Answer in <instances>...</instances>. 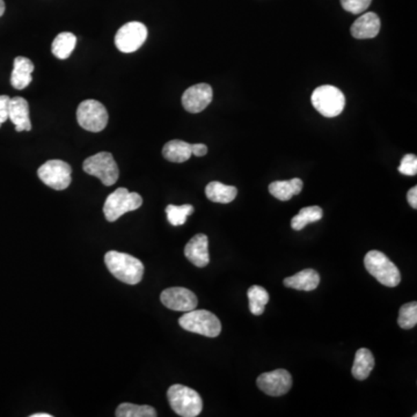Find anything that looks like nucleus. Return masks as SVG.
Returning <instances> with one entry per match:
<instances>
[{
    "label": "nucleus",
    "instance_id": "obj_1",
    "mask_svg": "<svg viewBox=\"0 0 417 417\" xmlns=\"http://www.w3.org/2000/svg\"><path fill=\"white\" fill-rule=\"evenodd\" d=\"M105 263L110 274L123 283L136 285L143 280L144 265L132 255L110 250L105 255Z\"/></svg>",
    "mask_w": 417,
    "mask_h": 417
},
{
    "label": "nucleus",
    "instance_id": "obj_2",
    "mask_svg": "<svg viewBox=\"0 0 417 417\" xmlns=\"http://www.w3.org/2000/svg\"><path fill=\"white\" fill-rule=\"evenodd\" d=\"M167 398L172 409L182 417H196L203 409L200 394L185 385H172L167 391Z\"/></svg>",
    "mask_w": 417,
    "mask_h": 417
},
{
    "label": "nucleus",
    "instance_id": "obj_3",
    "mask_svg": "<svg viewBox=\"0 0 417 417\" xmlns=\"http://www.w3.org/2000/svg\"><path fill=\"white\" fill-rule=\"evenodd\" d=\"M367 272L385 287H396L401 282V274L394 263L379 250H371L364 258Z\"/></svg>",
    "mask_w": 417,
    "mask_h": 417
},
{
    "label": "nucleus",
    "instance_id": "obj_4",
    "mask_svg": "<svg viewBox=\"0 0 417 417\" xmlns=\"http://www.w3.org/2000/svg\"><path fill=\"white\" fill-rule=\"evenodd\" d=\"M179 325L185 330L200 334L207 338H217L221 332V323L214 313L207 309H192L179 319Z\"/></svg>",
    "mask_w": 417,
    "mask_h": 417
},
{
    "label": "nucleus",
    "instance_id": "obj_5",
    "mask_svg": "<svg viewBox=\"0 0 417 417\" xmlns=\"http://www.w3.org/2000/svg\"><path fill=\"white\" fill-rule=\"evenodd\" d=\"M143 199L137 192H130L127 188H119L112 192L103 205V214L108 221H116L130 211L142 207Z\"/></svg>",
    "mask_w": 417,
    "mask_h": 417
},
{
    "label": "nucleus",
    "instance_id": "obj_6",
    "mask_svg": "<svg viewBox=\"0 0 417 417\" xmlns=\"http://www.w3.org/2000/svg\"><path fill=\"white\" fill-rule=\"evenodd\" d=\"M83 168L88 174L100 179L107 187L115 185L120 175L116 161L109 152L96 153L90 156L83 161Z\"/></svg>",
    "mask_w": 417,
    "mask_h": 417
},
{
    "label": "nucleus",
    "instance_id": "obj_7",
    "mask_svg": "<svg viewBox=\"0 0 417 417\" xmlns=\"http://www.w3.org/2000/svg\"><path fill=\"white\" fill-rule=\"evenodd\" d=\"M312 103L323 116L336 117L345 109V94L335 86L323 85L313 92Z\"/></svg>",
    "mask_w": 417,
    "mask_h": 417
},
{
    "label": "nucleus",
    "instance_id": "obj_8",
    "mask_svg": "<svg viewBox=\"0 0 417 417\" xmlns=\"http://www.w3.org/2000/svg\"><path fill=\"white\" fill-rule=\"evenodd\" d=\"M77 121L85 130L100 132L107 127L108 113L101 102L85 100L77 109Z\"/></svg>",
    "mask_w": 417,
    "mask_h": 417
},
{
    "label": "nucleus",
    "instance_id": "obj_9",
    "mask_svg": "<svg viewBox=\"0 0 417 417\" xmlns=\"http://www.w3.org/2000/svg\"><path fill=\"white\" fill-rule=\"evenodd\" d=\"M72 168L63 160H49L37 170L41 181L54 190H64L71 185Z\"/></svg>",
    "mask_w": 417,
    "mask_h": 417
},
{
    "label": "nucleus",
    "instance_id": "obj_10",
    "mask_svg": "<svg viewBox=\"0 0 417 417\" xmlns=\"http://www.w3.org/2000/svg\"><path fill=\"white\" fill-rule=\"evenodd\" d=\"M148 39V28L142 22L131 21L122 26L116 37L115 45L124 54H130L137 51Z\"/></svg>",
    "mask_w": 417,
    "mask_h": 417
},
{
    "label": "nucleus",
    "instance_id": "obj_11",
    "mask_svg": "<svg viewBox=\"0 0 417 417\" xmlns=\"http://www.w3.org/2000/svg\"><path fill=\"white\" fill-rule=\"evenodd\" d=\"M256 384L267 396H282L292 387V377L289 371L278 369L258 376Z\"/></svg>",
    "mask_w": 417,
    "mask_h": 417
},
{
    "label": "nucleus",
    "instance_id": "obj_12",
    "mask_svg": "<svg viewBox=\"0 0 417 417\" xmlns=\"http://www.w3.org/2000/svg\"><path fill=\"white\" fill-rule=\"evenodd\" d=\"M160 301L167 309L175 312H189L196 309L199 304L195 294L185 287H170L163 290Z\"/></svg>",
    "mask_w": 417,
    "mask_h": 417
},
{
    "label": "nucleus",
    "instance_id": "obj_13",
    "mask_svg": "<svg viewBox=\"0 0 417 417\" xmlns=\"http://www.w3.org/2000/svg\"><path fill=\"white\" fill-rule=\"evenodd\" d=\"M214 92L207 83H197L189 88L182 95V105L192 114L201 113L210 105Z\"/></svg>",
    "mask_w": 417,
    "mask_h": 417
},
{
    "label": "nucleus",
    "instance_id": "obj_14",
    "mask_svg": "<svg viewBox=\"0 0 417 417\" xmlns=\"http://www.w3.org/2000/svg\"><path fill=\"white\" fill-rule=\"evenodd\" d=\"M185 258L199 268H204L210 262L209 255V240L205 234L192 236L185 247Z\"/></svg>",
    "mask_w": 417,
    "mask_h": 417
},
{
    "label": "nucleus",
    "instance_id": "obj_15",
    "mask_svg": "<svg viewBox=\"0 0 417 417\" xmlns=\"http://www.w3.org/2000/svg\"><path fill=\"white\" fill-rule=\"evenodd\" d=\"M8 119L15 125V131L32 130V123L30 119V105L26 99L15 96L10 100L8 105Z\"/></svg>",
    "mask_w": 417,
    "mask_h": 417
},
{
    "label": "nucleus",
    "instance_id": "obj_16",
    "mask_svg": "<svg viewBox=\"0 0 417 417\" xmlns=\"http://www.w3.org/2000/svg\"><path fill=\"white\" fill-rule=\"evenodd\" d=\"M380 19L374 12L359 17L352 26V35L357 40H369L377 37L380 30Z\"/></svg>",
    "mask_w": 417,
    "mask_h": 417
},
{
    "label": "nucleus",
    "instance_id": "obj_17",
    "mask_svg": "<svg viewBox=\"0 0 417 417\" xmlns=\"http://www.w3.org/2000/svg\"><path fill=\"white\" fill-rule=\"evenodd\" d=\"M34 64L30 59L19 56L14 59V68L11 76L12 86L15 90H23L30 86L33 77Z\"/></svg>",
    "mask_w": 417,
    "mask_h": 417
},
{
    "label": "nucleus",
    "instance_id": "obj_18",
    "mask_svg": "<svg viewBox=\"0 0 417 417\" xmlns=\"http://www.w3.org/2000/svg\"><path fill=\"white\" fill-rule=\"evenodd\" d=\"M283 283L285 287L294 290L313 291L319 287L320 275L313 269H305L296 275L287 277Z\"/></svg>",
    "mask_w": 417,
    "mask_h": 417
},
{
    "label": "nucleus",
    "instance_id": "obj_19",
    "mask_svg": "<svg viewBox=\"0 0 417 417\" xmlns=\"http://www.w3.org/2000/svg\"><path fill=\"white\" fill-rule=\"evenodd\" d=\"M374 367V357L367 348L357 350L352 365V374L357 380H365L370 376Z\"/></svg>",
    "mask_w": 417,
    "mask_h": 417
},
{
    "label": "nucleus",
    "instance_id": "obj_20",
    "mask_svg": "<svg viewBox=\"0 0 417 417\" xmlns=\"http://www.w3.org/2000/svg\"><path fill=\"white\" fill-rule=\"evenodd\" d=\"M304 183L301 179L294 178L289 181H275L269 185V192L277 200L289 201L301 194Z\"/></svg>",
    "mask_w": 417,
    "mask_h": 417
},
{
    "label": "nucleus",
    "instance_id": "obj_21",
    "mask_svg": "<svg viewBox=\"0 0 417 417\" xmlns=\"http://www.w3.org/2000/svg\"><path fill=\"white\" fill-rule=\"evenodd\" d=\"M205 195L214 203H231L238 195V189L233 185H226L221 182H210L205 188Z\"/></svg>",
    "mask_w": 417,
    "mask_h": 417
},
{
    "label": "nucleus",
    "instance_id": "obj_22",
    "mask_svg": "<svg viewBox=\"0 0 417 417\" xmlns=\"http://www.w3.org/2000/svg\"><path fill=\"white\" fill-rule=\"evenodd\" d=\"M192 144L174 139L163 146V156L171 163H185L192 156Z\"/></svg>",
    "mask_w": 417,
    "mask_h": 417
},
{
    "label": "nucleus",
    "instance_id": "obj_23",
    "mask_svg": "<svg viewBox=\"0 0 417 417\" xmlns=\"http://www.w3.org/2000/svg\"><path fill=\"white\" fill-rule=\"evenodd\" d=\"M77 37L74 34L69 33V32H64L61 33L56 37L54 42H52V54L54 57H57L59 59H69L71 54H72L74 48H76Z\"/></svg>",
    "mask_w": 417,
    "mask_h": 417
},
{
    "label": "nucleus",
    "instance_id": "obj_24",
    "mask_svg": "<svg viewBox=\"0 0 417 417\" xmlns=\"http://www.w3.org/2000/svg\"><path fill=\"white\" fill-rule=\"evenodd\" d=\"M323 218V209L320 207H303L297 216H294L291 221V227L294 231H301L305 226L309 225L311 223L319 221Z\"/></svg>",
    "mask_w": 417,
    "mask_h": 417
},
{
    "label": "nucleus",
    "instance_id": "obj_25",
    "mask_svg": "<svg viewBox=\"0 0 417 417\" xmlns=\"http://www.w3.org/2000/svg\"><path fill=\"white\" fill-rule=\"evenodd\" d=\"M248 303L250 311L254 316H261L265 312V305L268 304L269 294L265 287L260 285H253L248 290Z\"/></svg>",
    "mask_w": 417,
    "mask_h": 417
},
{
    "label": "nucleus",
    "instance_id": "obj_26",
    "mask_svg": "<svg viewBox=\"0 0 417 417\" xmlns=\"http://www.w3.org/2000/svg\"><path fill=\"white\" fill-rule=\"evenodd\" d=\"M117 417H156V411L153 407L139 406V405H134V403H122L117 407L116 409Z\"/></svg>",
    "mask_w": 417,
    "mask_h": 417
},
{
    "label": "nucleus",
    "instance_id": "obj_27",
    "mask_svg": "<svg viewBox=\"0 0 417 417\" xmlns=\"http://www.w3.org/2000/svg\"><path fill=\"white\" fill-rule=\"evenodd\" d=\"M167 219L173 226H181L187 221V218L194 214V207L190 204L185 205H173L170 204L166 207Z\"/></svg>",
    "mask_w": 417,
    "mask_h": 417
},
{
    "label": "nucleus",
    "instance_id": "obj_28",
    "mask_svg": "<svg viewBox=\"0 0 417 417\" xmlns=\"http://www.w3.org/2000/svg\"><path fill=\"white\" fill-rule=\"evenodd\" d=\"M398 323L403 329H411L417 325V303L410 301L401 306Z\"/></svg>",
    "mask_w": 417,
    "mask_h": 417
},
{
    "label": "nucleus",
    "instance_id": "obj_29",
    "mask_svg": "<svg viewBox=\"0 0 417 417\" xmlns=\"http://www.w3.org/2000/svg\"><path fill=\"white\" fill-rule=\"evenodd\" d=\"M372 0H341L342 8L352 14H360L367 11Z\"/></svg>",
    "mask_w": 417,
    "mask_h": 417
},
{
    "label": "nucleus",
    "instance_id": "obj_30",
    "mask_svg": "<svg viewBox=\"0 0 417 417\" xmlns=\"http://www.w3.org/2000/svg\"><path fill=\"white\" fill-rule=\"evenodd\" d=\"M399 172L407 176H415L417 174V156L415 154H407L403 156L400 163Z\"/></svg>",
    "mask_w": 417,
    "mask_h": 417
},
{
    "label": "nucleus",
    "instance_id": "obj_31",
    "mask_svg": "<svg viewBox=\"0 0 417 417\" xmlns=\"http://www.w3.org/2000/svg\"><path fill=\"white\" fill-rule=\"evenodd\" d=\"M11 98L8 95H0V127L8 120V105Z\"/></svg>",
    "mask_w": 417,
    "mask_h": 417
},
{
    "label": "nucleus",
    "instance_id": "obj_32",
    "mask_svg": "<svg viewBox=\"0 0 417 417\" xmlns=\"http://www.w3.org/2000/svg\"><path fill=\"white\" fill-rule=\"evenodd\" d=\"M407 200H408V203H409L410 207H413V209H416L417 207V187H413V188L410 189L408 194H407Z\"/></svg>",
    "mask_w": 417,
    "mask_h": 417
},
{
    "label": "nucleus",
    "instance_id": "obj_33",
    "mask_svg": "<svg viewBox=\"0 0 417 417\" xmlns=\"http://www.w3.org/2000/svg\"><path fill=\"white\" fill-rule=\"evenodd\" d=\"M192 153L194 156H204L207 153V146L204 144H192Z\"/></svg>",
    "mask_w": 417,
    "mask_h": 417
},
{
    "label": "nucleus",
    "instance_id": "obj_34",
    "mask_svg": "<svg viewBox=\"0 0 417 417\" xmlns=\"http://www.w3.org/2000/svg\"><path fill=\"white\" fill-rule=\"evenodd\" d=\"M5 8H6V6H5L4 0H0V17L4 15Z\"/></svg>",
    "mask_w": 417,
    "mask_h": 417
},
{
    "label": "nucleus",
    "instance_id": "obj_35",
    "mask_svg": "<svg viewBox=\"0 0 417 417\" xmlns=\"http://www.w3.org/2000/svg\"><path fill=\"white\" fill-rule=\"evenodd\" d=\"M30 417H52V415L47 413H39V414H33Z\"/></svg>",
    "mask_w": 417,
    "mask_h": 417
}]
</instances>
